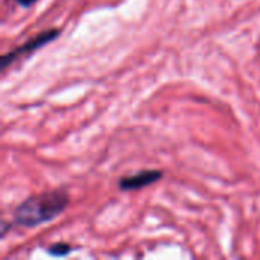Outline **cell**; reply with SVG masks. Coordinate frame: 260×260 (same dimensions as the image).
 Masks as SVG:
<instances>
[{
    "label": "cell",
    "instance_id": "cell-2",
    "mask_svg": "<svg viewBox=\"0 0 260 260\" xmlns=\"http://www.w3.org/2000/svg\"><path fill=\"white\" fill-rule=\"evenodd\" d=\"M58 35H59V30H56V29H50V30L41 32L40 35H37V37H34L32 40L26 41L23 46L17 47L15 50L5 53V55L2 56V61H0V69L5 70V69H6L8 66H11L17 58H20V56H23V55H27V53H30V52H34V50L43 47V46H46L47 43L53 41Z\"/></svg>",
    "mask_w": 260,
    "mask_h": 260
},
{
    "label": "cell",
    "instance_id": "cell-5",
    "mask_svg": "<svg viewBox=\"0 0 260 260\" xmlns=\"http://www.w3.org/2000/svg\"><path fill=\"white\" fill-rule=\"evenodd\" d=\"M14 2H17V3L21 5V6H30V5H34L37 0H14Z\"/></svg>",
    "mask_w": 260,
    "mask_h": 260
},
{
    "label": "cell",
    "instance_id": "cell-4",
    "mask_svg": "<svg viewBox=\"0 0 260 260\" xmlns=\"http://www.w3.org/2000/svg\"><path fill=\"white\" fill-rule=\"evenodd\" d=\"M72 251L70 245L67 244H55L49 248V253L55 257H61V256H67Z\"/></svg>",
    "mask_w": 260,
    "mask_h": 260
},
{
    "label": "cell",
    "instance_id": "cell-1",
    "mask_svg": "<svg viewBox=\"0 0 260 260\" xmlns=\"http://www.w3.org/2000/svg\"><path fill=\"white\" fill-rule=\"evenodd\" d=\"M67 206H69L67 192L62 189H55L32 197L24 203H21L14 213V219L17 224L24 227H37L55 219L58 215L64 212Z\"/></svg>",
    "mask_w": 260,
    "mask_h": 260
},
{
    "label": "cell",
    "instance_id": "cell-3",
    "mask_svg": "<svg viewBox=\"0 0 260 260\" xmlns=\"http://www.w3.org/2000/svg\"><path fill=\"white\" fill-rule=\"evenodd\" d=\"M161 177H163V174L160 171H142V172H139L136 175L119 180V189H122V190H137V189L154 184Z\"/></svg>",
    "mask_w": 260,
    "mask_h": 260
}]
</instances>
